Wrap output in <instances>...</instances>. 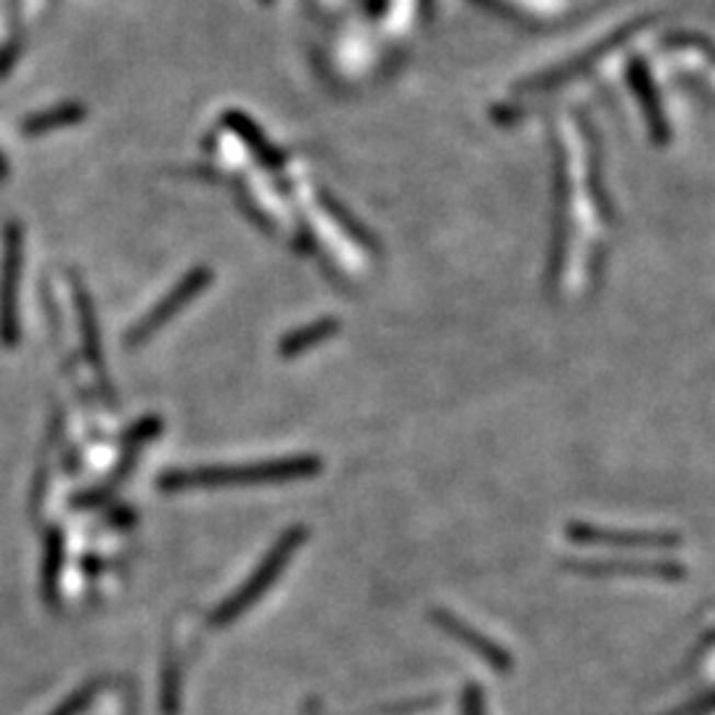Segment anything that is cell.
<instances>
[{
    "label": "cell",
    "mask_w": 715,
    "mask_h": 715,
    "mask_svg": "<svg viewBox=\"0 0 715 715\" xmlns=\"http://www.w3.org/2000/svg\"><path fill=\"white\" fill-rule=\"evenodd\" d=\"M24 48H27V37H24V30L14 27L9 41L0 46V80L11 72L19 65V59L24 56Z\"/></svg>",
    "instance_id": "cell-11"
},
{
    "label": "cell",
    "mask_w": 715,
    "mask_h": 715,
    "mask_svg": "<svg viewBox=\"0 0 715 715\" xmlns=\"http://www.w3.org/2000/svg\"><path fill=\"white\" fill-rule=\"evenodd\" d=\"M334 332H337V324H334V321H319V324L297 328L295 334H289V337L281 342V356L284 358L302 356V353L310 350L313 345H319V342L332 337Z\"/></svg>",
    "instance_id": "cell-8"
},
{
    "label": "cell",
    "mask_w": 715,
    "mask_h": 715,
    "mask_svg": "<svg viewBox=\"0 0 715 715\" xmlns=\"http://www.w3.org/2000/svg\"><path fill=\"white\" fill-rule=\"evenodd\" d=\"M305 535H308L305 528L287 530V533L281 535V541H278L276 546L270 549V554L265 556L263 565L257 567L255 573L250 575V578H246V584L239 588V591L233 593V597L228 599L223 607H220L218 615H215V618L223 623V620H231V618L242 615L246 607L255 604L257 599H261L263 593L276 584L278 575H281L284 567H287V562L292 560V554L302 546V543H305Z\"/></svg>",
    "instance_id": "cell-2"
},
{
    "label": "cell",
    "mask_w": 715,
    "mask_h": 715,
    "mask_svg": "<svg viewBox=\"0 0 715 715\" xmlns=\"http://www.w3.org/2000/svg\"><path fill=\"white\" fill-rule=\"evenodd\" d=\"M24 265V228L11 220L3 231V263H0V342L14 347L19 342V284Z\"/></svg>",
    "instance_id": "cell-3"
},
{
    "label": "cell",
    "mask_w": 715,
    "mask_h": 715,
    "mask_svg": "<svg viewBox=\"0 0 715 715\" xmlns=\"http://www.w3.org/2000/svg\"><path fill=\"white\" fill-rule=\"evenodd\" d=\"M321 470L319 459H287L263 461V464L242 466H201V470L164 472L160 480L162 491H188V488H226V485H263L287 483V480L310 477Z\"/></svg>",
    "instance_id": "cell-1"
},
{
    "label": "cell",
    "mask_w": 715,
    "mask_h": 715,
    "mask_svg": "<svg viewBox=\"0 0 715 715\" xmlns=\"http://www.w3.org/2000/svg\"><path fill=\"white\" fill-rule=\"evenodd\" d=\"M9 173H11L9 160H5V154H3V151H0V183L9 178Z\"/></svg>",
    "instance_id": "cell-12"
},
{
    "label": "cell",
    "mask_w": 715,
    "mask_h": 715,
    "mask_svg": "<svg viewBox=\"0 0 715 715\" xmlns=\"http://www.w3.org/2000/svg\"><path fill=\"white\" fill-rule=\"evenodd\" d=\"M43 588H46L48 599L56 597L61 578V565H65V538L59 530H50L46 541V554H43Z\"/></svg>",
    "instance_id": "cell-9"
},
{
    "label": "cell",
    "mask_w": 715,
    "mask_h": 715,
    "mask_svg": "<svg viewBox=\"0 0 715 715\" xmlns=\"http://www.w3.org/2000/svg\"><path fill=\"white\" fill-rule=\"evenodd\" d=\"M85 114L88 109L80 104V101H61V104H54L48 106V109L24 117L22 132H27V136H43V132L72 128V125H78L85 119Z\"/></svg>",
    "instance_id": "cell-5"
},
{
    "label": "cell",
    "mask_w": 715,
    "mask_h": 715,
    "mask_svg": "<svg viewBox=\"0 0 715 715\" xmlns=\"http://www.w3.org/2000/svg\"><path fill=\"white\" fill-rule=\"evenodd\" d=\"M74 300H78V315H80V332L82 342H85V356L91 360L93 371L104 379V358H101V342L96 328V315H93V305L88 292H82V287L74 289Z\"/></svg>",
    "instance_id": "cell-7"
},
{
    "label": "cell",
    "mask_w": 715,
    "mask_h": 715,
    "mask_svg": "<svg viewBox=\"0 0 715 715\" xmlns=\"http://www.w3.org/2000/svg\"><path fill=\"white\" fill-rule=\"evenodd\" d=\"M160 427H162V422L151 416V419H143L141 424H138L136 429H132V433L128 435V448H125L123 464H119L117 474H114V483H117V480H123V474H125V470H130V464H132V459H136V453L141 451V448L147 446L149 440L157 438V433H160Z\"/></svg>",
    "instance_id": "cell-10"
},
{
    "label": "cell",
    "mask_w": 715,
    "mask_h": 715,
    "mask_svg": "<svg viewBox=\"0 0 715 715\" xmlns=\"http://www.w3.org/2000/svg\"><path fill=\"white\" fill-rule=\"evenodd\" d=\"M210 281H212L210 268H194L192 274L183 276L181 281L175 284L173 292H170L168 297H162V300L154 305V310L143 315V319L130 328V334L125 337V345L141 347L143 342L154 337V334L160 332L164 324H170V321H173L175 315H178L181 310L194 300V297H199L201 292H205V287Z\"/></svg>",
    "instance_id": "cell-4"
},
{
    "label": "cell",
    "mask_w": 715,
    "mask_h": 715,
    "mask_svg": "<svg viewBox=\"0 0 715 715\" xmlns=\"http://www.w3.org/2000/svg\"><path fill=\"white\" fill-rule=\"evenodd\" d=\"M569 535L580 538L586 543H610V546H638V549H655L670 546L676 541L673 535L660 533H620V530H599V528H569Z\"/></svg>",
    "instance_id": "cell-6"
}]
</instances>
